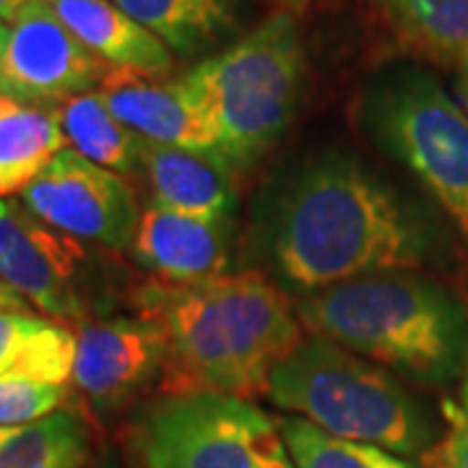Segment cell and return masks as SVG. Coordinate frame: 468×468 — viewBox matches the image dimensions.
<instances>
[{
	"mask_svg": "<svg viewBox=\"0 0 468 468\" xmlns=\"http://www.w3.org/2000/svg\"><path fill=\"white\" fill-rule=\"evenodd\" d=\"M250 248L279 286L313 294L424 266L437 232L417 201L359 156L323 151L268 183Z\"/></svg>",
	"mask_w": 468,
	"mask_h": 468,
	"instance_id": "1",
	"label": "cell"
},
{
	"mask_svg": "<svg viewBox=\"0 0 468 468\" xmlns=\"http://www.w3.org/2000/svg\"><path fill=\"white\" fill-rule=\"evenodd\" d=\"M131 302L167 335L162 393H266L271 372L302 341L297 310L261 271L190 284L151 279Z\"/></svg>",
	"mask_w": 468,
	"mask_h": 468,
	"instance_id": "2",
	"label": "cell"
},
{
	"mask_svg": "<svg viewBox=\"0 0 468 468\" xmlns=\"http://www.w3.org/2000/svg\"><path fill=\"white\" fill-rule=\"evenodd\" d=\"M302 328L424 385L451 383L468 356V318L448 289L390 271L302 294Z\"/></svg>",
	"mask_w": 468,
	"mask_h": 468,
	"instance_id": "3",
	"label": "cell"
},
{
	"mask_svg": "<svg viewBox=\"0 0 468 468\" xmlns=\"http://www.w3.org/2000/svg\"><path fill=\"white\" fill-rule=\"evenodd\" d=\"M266 396L328 435L421 455L435 442L424 406L380 365L328 338H302L268 378Z\"/></svg>",
	"mask_w": 468,
	"mask_h": 468,
	"instance_id": "4",
	"label": "cell"
},
{
	"mask_svg": "<svg viewBox=\"0 0 468 468\" xmlns=\"http://www.w3.org/2000/svg\"><path fill=\"white\" fill-rule=\"evenodd\" d=\"M304 60L294 16L276 14L183 76L234 172H250L286 133L300 104Z\"/></svg>",
	"mask_w": 468,
	"mask_h": 468,
	"instance_id": "5",
	"label": "cell"
},
{
	"mask_svg": "<svg viewBox=\"0 0 468 468\" xmlns=\"http://www.w3.org/2000/svg\"><path fill=\"white\" fill-rule=\"evenodd\" d=\"M362 128L401 162L468 237V115L432 73L414 66L375 76L359 100Z\"/></svg>",
	"mask_w": 468,
	"mask_h": 468,
	"instance_id": "6",
	"label": "cell"
},
{
	"mask_svg": "<svg viewBox=\"0 0 468 468\" xmlns=\"http://www.w3.org/2000/svg\"><path fill=\"white\" fill-rule=\"evenodd\" d=\"M276 427L239 396L165 393L133 419L128 442L141 468H261Z\"/></svg>",
	"mask_w": 468,
	"mask_h": 468,
	"instance_id": "7",
	"label": "cell"
},
{
	"mask_svg": "<svg viewBox=\"0 0 468 468\" xmlns=\"http://www.w3.org/2000/svg\"><path fill=\"white\" fill-rule=\"evenodd\" d=\"M0 282L52 320L79 328L100 320L110 292L84 239L45 224L16 198H0Z\"/></svg>",
	"mask_w": 468,
	"mask_h": 468,
	"instance_id": "8",
	"label": "cell"
},
{
	"mask_svg": "<svg viewBox=\"0 0 468 468\" xmlns=\"http://www.w3.org/2000/svg\"><path fill=\"white\" fill-rule=\"evenodd\" d=\"M21 203L45 224L107 250H128L141 218L131 183L76 149L58 151L21 190Z\"/></svg>",
	"mask_w": 468,
	"mask_h": 468,
	"instance_id": "9",
	"label": "cell"
},
{
	"mask_svg": "<svg viewBox=\"0 0 468 468\" xmlns=\"http://www.w3.org/2000/svg\"><path fill=\"white\" fill-rule=\"evenodd\" d=\"M110 68L68 29L48 0H34L11 24L8 45L0 55V91L58 107L97 91Z\"/></svg>",
	"mask_w": 468,
	"mask_h": 468,
	"instance_id": "10",
	"label": "cell"
},
{
	"mask_svg": "<svg viewBox=\"0 0 468 468\" xmlns=\"http://www.w3.org/2000/svg\"><path fill=\"white\" fill-rule=\"evenodd\" d=\"M167 365V335L141 315L91 320L76 334L73 385L101 414L133 401Z\"/></svg>",
	"mask_w": 468,
	"mask_h": 468,
	"instance_id": "11",
	"label": "cell"
},
{
	"mask_svg": "<svg viewBox=\"0 0 468 468\" xmlns=\"http://www.w3.org/2000/svg\"><path fill=\"white\" fill-rule=\"evenodd\" d=\"M97 91L112 115L141 138L221 156L211 117L183 76L165 81L131 68H110Z\"/></svg>",
	"mask_w": 468,
	"mask_h": 468,
	"instance_id": "12",
	"label": "cell"
},
{
	"mask_svg": "<svg viewBox=\"0 0 468 468\" xmlns=\"http://www.w3.org/2000/svg\"><path fill=\"white\" fill-rule=\"evenodd\" d=\"M131 250L135 263L162 282L217 279L229 266L232 218L190 217L151 201L141 208Z\"/></svg>",
	"mask_w": 468,
	"mask_h": 468,
	"instance_id": "13",
	"label": "cell"
},
{
	"mask_svg": "<svg viewBox=\"0 0 468 468\" xmlns=\"http://www.w3.org/2000/svg\"><path fill=\"white\" fill-rule=\"evenodd\" d=\"M141 172L151 185L154 201L180 214L232 218L237 211V172L221 156L144 138Z\"/></svg>",
	"mask_w": 468,
	"mask_h": 468,
	"instance_id": "14",
	"label": "cell"
},
{
	"mask_svg": "<svg viewBox=\"0 0 468 468\" xmlns=\"http://www.w3.org/2000/svg\"><path fill=\"white\" fill-rule=\"evenodd\" d=\"M58 18L112 68L167 76L172 50L110 0H48Z\"/></svg>",
	"mask_w": 468,
	"mask_h": 468,
	"instance_id": "15",
	"label": "cell"
},
{
	"mask_svg": "<svg viewBox=\"0 0 468 468\" xmlns=\"http://www.w3.org/2000/svg\"><path fill=\"white\" fill-rule=\"evenodd\" d=\"M403 50L435 66L468 63V0H372Z\"/></svg>",
	"mask_w": 468,
	"mask_h": 468,
	"instance_id": "16",
	"label": "cell"
},
{
	"mask_svg": "<svg viewBox=\"0 0 468 468\" xmlns=\"http://www.w3.org/2000/svg\"><path fill=\"white\" fill-rule=\"evenodd\" d=\"M63 149L66 135L55 107L0 91V198L21 193Z\"/></svg>",
	"mask_w": 468,
	"mask_h": 468,
	"instance_id": "17",
	"label": "cell"
},
{
	"mask_svg": "<svg viewBox=\"0 0 468 468\" xmlns=\"http://www.w3.org/2000/svg\"><path fill=\"white\" fill-rule=\"evenodd\" d=\"M76 334L32 310L0 313V375L66 385L73 378Z\"/></svg>",
	"mask_w": 468,
	"mask_h": 468,
	"instance_id": "18",
	"label": "cell"
},
{
	"mask_svg": "<svg viewBox=\"0 0 468 468\" xmlns=\"http://www.w3.org/2000/svg\"><path fill=\"white\" fill-rule=\"evenodd\" d=\"M169 50L193 58L237 32L234 0H112Z\"/></svg>",
	"mask_w": 468,
	"mask_h": 468,
	"instance_id": "19",
	"label": "cell"
},
{
	"mask_svg": "<svg viewBox=\"0 0 468 468\" xmlns=\"http://www.w3.org/2000/svg\"><path fill=\"white\" fill-rule=\"evenodd\" d=\"M55 110L70 149L122 177L144 175L141 172L144 138L112 115L100 91L79 94L58 104Z\"/></svg>",
	"mask_w": 468,
	"mask_h": 468,
	"instance_id": "20",
	"label": "cell"
},
{
	"mask_svg": "<svg viewBox=\"0 0 468 468\" xmlns=\"http://www.w3.org/2000/svg\"><path fill=\"white\" fill-rule=\"evenodd\" d=\"M91 458V432L76 411L0 427V468H84Z\"/></svg>",
	"mask_w": 468,
	"mask_h": 468,
	"instance_id": "21",
	"label": "cell"
},
{
	"mask_svg": "<svg viewBox=\"0 0 468 468\" xmlns=\"http://www.w3.org/2000/svg\"><path fill=\"white\" fill-rule=\"evenodd\" d=\"M276 424L294 468H414L396 452L328 435L302 417H282Z\"/></svg>",
	"mask_w": 468,
	"mask_h": 468,
	"instance_id": "22",
	"label": "cell"
},
{
	"mask_svg": "<svg viewBox=\"0 0 468 468\" xmlns=\"http://www.w3.org/2000/svg\"><path fill=\"white\" fill-rule=\"evenodd\" d=\"M66 401V385L0 375V427L29 424L48 417Z\"/></svg>",
	"mask_w": 468,
	"mask_h": 468,
	"instance_id": "23",
	"label": "cell"
},
{
	"mask_svg": "<svg viewBox=\"0 0 468 468\" xmlns=\"http://www.w3.org/2000/svg\"><path fill=\"white\" fill-rule=\"evenodd\" d=\"M448 432L419 455L421 468H468V411L445 403Z\"/></svg>",
	"mask_w": 468,
	"mask_h": 468,
	"instance_id": "24",
	"label": "cell"
},
{
	"mask_svg": "<svg viewBox=\"0 0 468 468\" xmlns=\"http://www.w3.org/2000/svg\"><path fill=\"white\" fill-rule=\"evenodd\" d=\"M8 310H29V302L0 282V313H8Z\"/></svg>",
	"mask_w": 468,
	"mask_h": 468,
	"instance_id": "25",
	"label": "cell"
},
{
	"mask_svg": "<svg viewBox=\"0 0 468 468\" xmlns=\"http://www.w3.org/2000/svg\"><path fill=\"white\" fill-rule=\"evenodd\" d=\"M261 468H294L292 466V461H289V455H286L284 442L279 440L271 451L266 452V458H263V466Z\"/></svg>",
	"mask_w": 468,
	"mask_h": 468,
	"instance_id": "26",
	"label": "cell"
},
{
	"mask_svg": "<svg viewBox=\"0 0 468 468\" xmlns=\"http://www.w3.org/2000/svg\"><path fill=\"white\" fill-rule=\"evenodd\" d=\"M29 3H34V0H0V18L8 21V24H14L18 18V14H21Z\"/></svg>",
	"mask_w": 468,
	"mask_h": 468,
	"instance_id": "27",
	"label": "cell"
},
{
	"mask_svg": "<svg viewBox=\"0 0 468 468\" xmlns=\"http://www.w3.org/2000/svg\"><path fill=\"white\" fill-rule=\"evenodd\" d=\"M8 37H11V24L0 18V55H3L5 45H8Z\"/></svg>",
	"mask_w": 468,
	"mask_h": 468,
	"instance_id": "28",
	"label": "cell"
},
{
	"mask_svg": "<svg viewBox=\"0 0 468 468\" xmlns=\"http://www.w3.org/2000/svg\"><path fill=\"white\" fill-rule=\"evenodd\" d=\"M461 97H463V104H466V115H468V63L461 68Z\"/></svg>",
	"mask_w": 468,
	"mask_h": 468,
	"instance_id": "29",
	"label": "cell"
},
{
	"mask_svg": "<svg viewBox=\"0 0 468 468\" xmlns=\"http://www.w3.org/2000/svg\"><path fill=\"white\" fill-rule=\"evenodd\" d=\"M276 3H282V5H286V8H300V5H304L307 0H276Z\"/></svg>",
	"mask_w": 468,
	"mask_h": 468,
	"instance_id": "30",
	"label": "cell"
},
{
	"mask_svg": "<svg viewBox=\"0 0 468 468\" xmlns=\"http://www.w3.org/2000/svg\"><path fill=\"white\" fill-rule=\"evenodd\" d=\"M463 409L468 411V372H466V385H463Z\"/></svg>",
	"mask_w": 468,
	"mask_h": 468,
	"instance_id": "31",
	"label": "cell"
}]
</instances>
